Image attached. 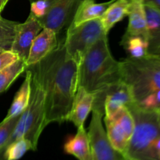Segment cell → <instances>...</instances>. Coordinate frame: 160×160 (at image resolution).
<instances>
[{"mask_svg":"<svg viewBox=\"0 0 160 160\" xmlns=\"http://www.w3.org/2000/svg\"><path fill=\"white\" fill-rule=\"evenodd\" d=\"M45 93V124L67 121L78 89L79 63L67 55L64 40L37 63L28 66Z\"/></svg>","mask_w":160,"mask_h":160,"instance_id":"cell-1","label":"cell"},{"mask_svg":"<svg viewBox=\"0 0 160 160\" xmlns=\"http://www.w3.org/2000/svg\"><path fill=\"white\" fill-rule=\"evenodd\" d=\"M122 81L131 88L134 105L145 111L160 109V57L148 54L120 61Z\"/></svg>","mask_w":160,"mask_h":160,"instance_id":"cell-2","label":"cell"},{"mask_svg":"<svg viewBox=\"0 0 160 160\" xmlns=\"http://www.w3.org/2000/svg\"><path fill=\"white\" fill-rule=\"evenodd\" d=\"M121 81L120 62L112 56L106 35L88 50L79 62L78 87L95 94Z\"/></svg>","mask_w":160,"mask_h":160,"instance_id":"cell-3","label":"cell"},{"mask_svg":"<svg viewBox=\"0 0 160 160\" xmlns=\"http://www.w3.org/2000/svg\"><path fill=\"white\" fill-rule=\"evenodd\" d=\"M128 108L135 126L123 156L132 160H158L156 145L160 138V123L157 112L142 110L134 103Z\"/></svg>","mask_w":160,"mask_h":160,"instance_id":"cell-4","label":"cell"},{"mask_svg":"<svg viewBox=\"0 0 160 160\" xmlns=\"http://www.w3.org/2000/svg\"><path fill=\"white\" fill-rule=\"evenodd\" d=\"M45 127V91L31 73V93L29 105L20 115L13 131L2 149L14 141L23 138L31 141L36 151L38 139Z\"/></svg>","mask_w":160,"mask_h":160,"instance_id":"cell-5","label":"cell"},{"mask_svg":"<svg viewBox=\"0 0 160 160\" xmlns=\"http://www.w3.org/2000/svg\"><path fill=\"white\" fill-rule=\"evenodd\" d=\"M64 40L67 55L79 63L88 50L99 39L108 35L101 18L84 22L75 28L68 27Z\"/></svg>","mask_w":160,"mask_h":160,"instance_id":"cell-6","label":"cell"},{"mask_svg":"<svg viewBox=\"0 0 160 160\" xmlns=\"http://www.w3.org/2000/svg\"><path fill=\"white\" fill-rule=\"evenodd\" d=\"M106 132L112 146L124 154L134 130V120L128 107L123 106L111 116H105Z\"/></svg>","mask_w":160,"mask_h":160,"instance_id":"cell-7","label":"cell"},{"mask_svg":"<svg viewBox=\"0 0 160 160\" xmlns=\"http://www.w3.org/2000/svg\"><path fill=\"white\" fill-rule=\"evenodd\" d=\"M94 96L92 111L99 112L103 117L112 115L123 106L128 107L134 103L131 88L123 81L94 94Z\"/></svg>","mask_w":160,"mask_h":160,"instance_id":"cell-8","label":"cell"},{"mask_svg":"<svg viewBox=\"0 0 160 160\" xmlns=\"http://www.w3.org/2000/svg\"><path fill=\"white\" fill-rule=\"evenodd\" d=\"M84 0H45V15L38 20L43 28L53 30L57 34L71 23L77 10Z\"/></svg>","mask_w":160,"mask_h":160,"instance_id":"cell-9","label":"cell"},{"mask_svg":"<svg viewBox=\"0 0 160 160\" xmlns=\"http://www.w3.org/2000/svg\"><path fill=\"white\" fill-rule=\"evenodd\" d=\"M103 116L92 111V118L88 128L92 160H124L122 153L116 150L109 142L102 124Z\"/></svg>","mask_w":160,"mask_h":160,"instance_id":"cell-10","label":"cell"},{"mask_svg":"<svg viewBox=\"0 0 160 160\" xmlns=\"http://www.w3.org/2000/svg\"><path fill=\"white\" fill-rule=\"evenodd\" d=\"M42 29L43 26L40 21L30 13L25 22L19 23L10 50L17 53L20 59L26 62L31 45Z\"/></svg>","mask_w":160,"mask_h":160,"instance_id":"cell-11","label":"cell"},{"mask_svg":"<svg viewBox=\"0 0 160 160\" xmlns=\"http://www.w3.org/2000/svg\"><path fill=\"white\" fill-rule=\"evenodd\" d=\"M59 42L58 34L53 30L43 28L31 45L29 55L26 61L27 67L37 63L48 56L53 50L56 49Z\"/></svg>","mask_w":160,"mask_h":160,"instance_id":"cell-12","label":"cell"},{"mask_svg":"<svg viewBox=\"0 0 160 160\" xmlns=\"http://www.w3.org/2000/svg\"><path fill=\"white\" fill-rule=\"evenodd\" d=\"M94 98V94L87 92L84 88L78 87L67 120L73 123L77 128L84 126L85 120L92 111Z\"/></svg>","mask_w":160,"mask_h":160,"instance_id":"cell-13","label":"cell"},{"mask_svg":"<svg viewBox=\"0 0 160 160\" xmlns=\"http://www.w3.org/2000/svg\"><path fill=\"white\" fill-rule=\"evenodd\" d=\"M63 150L65 153L74 156L78 160H92L90 140L84 126L78 128L77 134L67 139Z\"/></svg>","mask_w":160,"mask_h":160,"instance_id":"cell-14","label":"cell"},{"mask_svg":"<svg viewBox=\"0 0 160 160\" xmlns=\"http://www.w3.org/2000/svg\"><path fill=\"white\" fill-rule=\"evenodd\" d=\"M128 17L129 22L125 35L142 36L148 40L146 16L143 0H130V9Z\"/></svg>","mask_w":160,"mask_h":160,"instance_id":"cell-15","label":"cell"},{"mask_svg":"<svg viewBox=\"0 0 160 160\" xmlns=\"http://www.w3.org/2000/svg\"><path fill=\"white\" fill-rule=\"evenodd\" d=\"M115 0L102 3H95V0H84L80 4L76 14L70 24V28H75L84 22L101 18L106 9Z\"/></svg>","mask_w":160,"mask_h":160,"instance_id":"cell-16","label":"cell"},{"mask_svg":"<svg viewBox=\"0 0 160 160\" xmlns=\"http://www.w3.org/2000/svg\"><path fill=\"white\" fill-rule=\"evenodd\" d=\"M26 75L23 84L16 93L10 108L3 120H7L17 116H20L29 105L31 93V73L26 70Z\"/></svg>","mask_w":160,"mask_h":160,"instance_id":"cell-17","label":"cell"},{"mask_svg":"<svg viewBox=\"0 0 160 160\" xmlns=\"http://www.w3.org/2000/svg\"><path fill=\"white\" fill-rule=\"evenodd\" d=\"M146 16L148 41V54H152L160 46V9L144 3Z\"/></svg>","mask_w":160,"mask_h":160,"instance_id":"cell-18","label":"cell"},{"mask_svg":"<svg viewBox=\"0 0 160 160\" xmlns=\"http://www.w3.org/2000/svg\"><path fill=\"white\" fill-rule=\"evenodd\" d=\"M130 9V0H115L108 7L101 17L102 23L106 34L114 25L128 17Z\"/></svg>","mask_w":160,"mask_h":160,"instance_id":"cell-19","label":"cell"},{"mask_svg":"<svg viewBox=\"0 0 160 160\" xmlns=\"http://www.w3.org/2000/svg\"><path fill=\"white\" fill-rule=\"evenodd\" d=\"M120 45L130 58L138 59L148 54V42L142 36L123 34Z\"/></svg>","mask_w":160,"mask_h":160,"instance_id":"cell-20","label":"cell"},{"mask_svg":"<svg viewBox=\"0 0 160 160\" xmlns=\"http://www.w3.org/2000/svg\"><path fill=\"white\" fill-rule=\"evenodd\" d=\"M30 150L35 151L33 144L28 139L22 138L0 151V160H19Z\"/></svg>","mask_w":160,"mask_h":160,"instance_id":"cell-21","label":"cell"},{"mask_svg":"<svg viewBox=\"0 0 160 160\" xmlns=\"http://www.w3.org/2000/svg\"><path fill=\"white\" fill-rule=\"evenodd\" d=\"M26 62L20 59L0 71V94L7 90L21 73L26 70Z\"/></svg>","mask_w":160,"mask_h":160,"instance_id":"cell-22","label":"cell"},{"mask_svg":"<svg viewBox=\"0 0 160 160\" xmlns=\"http://www.w3.org/2000/svg\"><path fill=\"white\" fill-rule=\"evenodd\" d=\"M18 24L19 22L0 17V48L11 49Z\"/></svg>","mask_w":160,"mask_h":160,"instance_id":"cell-23","label":"cell"},{"mask_svg":"<svg viewBox=\"0 0 160 160\" xmlns=\"http://www.w3.org/2000/svg\"><path fill=\"white\" fill-rule=\"evenodd\" d=\"M20 116H17L0 123V150L5 146L8 139L13 131Z\"/></svg>","mask_w":160,"mask_h":160,"instance_id":"cell-24","label":"cell"},{"mask_svg":"<svg viewBox=\"0 0 160 160\" xmlns=\"http://www.w3.org/2000/svg\"><path fill=\"white\" fill-rule=\"evenodd\" d=\"M20 59L18 55L12 50H0V71Z\"/></svg>","mask_w":160,"mask_h":160,"instance_id":"cell-25","label":"cell"},{"mask_svg":"<svg viewBox=\"0 0 160 160\" xmlns=\"http://www.w3.org/2000/svg\"><path fill=\"white\" fill-rule=\"evenodd\" d=\"M31 1V12L34 17L40 20L46 13L47 5L45 0H30Z\"/></svg>","mask_w":160,"mask_h":160,"instance_id":"cell-26","label":"cell"},{"mask_svg":"<svg viewBox=\"0 0 160 160\" xmlns=\"http://www.w3.org/2000/svg\"><path fill=\"white\" fill-rule=\"evenodd\" d=\"M143 2L145 4L151 5L160 9V0H143Z\"/></svg>","mask_w":160,"mask_h":160,"instance_id":"cell-27","label":"cell"},{"mask_svg":"<svg viewBox=\"0 0 160 160\" xmlns=\"http://www.w3.org/2000/svg\"><path fill=\"white\" fill-rule=\"evenodd\" d=\"M8 2H9V0H0V15H1L2 11L3 10Z\"/></svg>","mask_w":160,"mask_h":160,"instance_id":"cell-28","label":"cell"},{"mask_svg":"<svg viewBox=\"0 0 160 160\" xmlns=\"http://www.w3.org/2000/svg\"><path fill=\"white\" fill-rule=\"evenodd\" d=\"M152 55H155V56H159V57H160V46L156 50V51L153 52L152 53Z\"/></svg>","mask_w":160,"mask_h":160,"instance_id":"cell-29","label":"cell"},{"mask_svg":"<svg viewBox=\"0 0 160 160\" xmlns=\"http://www.w3.org/2000/svg\"><path fill=\"white\" fill-rule=\"evenodd\" d=\"M157 113H158V120H159V123H160V109H159V111H158Z\"/></svg>","mask_w":160,"mask_h":160,"instance_id":"cell-30","label":"cell"},{"mask_svg":"<svg viewBox=\"0 0 160 160\" xmlns=\"http://www.w3.org/2000/svg\"><path fill=\"white\" fill-rule=\"evenodd\" d=\"M124 160H132V159H126V158H125Z\"/></svg>","mask_w":160,"mask_h":160,"instance_id":"cell-31","label":"cell"},{"mask_svg":"<svg viewBox=\"0 0 160 160\" xmlns=\"http://www.w3.org/2000/svg\"><path fill=\"white\" fill-rule=\"evenodd\" d=\"M0 17H1V15H0Z\"/></svg>","mask_w":160,"mask_h":160,"instance_id":"cell-32","label":"cell"}]
</instances>
